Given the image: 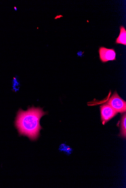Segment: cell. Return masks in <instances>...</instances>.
Listing matches in <instances>:
<instances>
[{"label":"cell","instance_id":"cell-2","mask_svg":"<svg viewBox=\"0 0 126 188\" xmlns=\"http://www.w3.org/2000/svg\"><path fill=\"white\" fill-rule=\"evenodd\" d=\"M108 104L117 113H123L126 111V102L123 100L116 91H115L109 100Z\"/></svg>","mask_w":126,"mask_h":188},{"label":"cell","instance_id":"cell-1","mask_svg":"<svg viewBox=\"0 0 126 188\" xmlns=\"http://www.w3.org/2000/svg\"><path fill=\"white\" fill-rule=\"evenodd\" d=\"M47 114L43 108L33 106L28 107L27 110L20 109L17 113L15 126L18 129L19 135L28 137L31 141H35L40 135V132L42 128L40 120L42 116Z\"/></svg>","mask_w":126,"mask_h":188},{"label":"cell","instance_id":"cell-7","mask_svg":"<svg viewBox=\"0 0 126 188\" xmlns=\"http://www.w3.org/2000/svg\"><path fill=\"white\" fill-rule=\"evenodd\" d=\"M21 85L20 83L19 79L18 77H14L13 79L12 82V90L14 92H18L19 90Z\"/></svg>","mask_w":126,"mask_h":188},{"label":"cell","instance_id":"cell-8","mask_svg":"<svg viewBox=\"0 0 126 188\" xmlns=\"http://www.w3.org/2000/svg\"><path fill=\"white\" fill-rule=\"evenodd\" d=\"M14 10H15L16 11H17V8L16 7H15H15H14Z\"/></svg>","mask_w":126,"mask_h":188},{"label":"cell","instance_id":"cell-5","mask_svg":"<svg viewBox=\"0 0 126 188\" xmlns=\"http://www.w3.org/2000/svg\"><path fill=\"white\" fill-rule=\"evenodd\" d=\"M120 33L119 37L116 39V44H121L126 45V30L124 26L120 27Z\"/></svg>","mask_w":126,"mask_h":188},{"label":"cell","instance_id":"cell-6","mask_svg":"<svg viewBox=\"0 0 126 188\" xmlns=\"http://www.w3.org/2000/svg\"><path fill=\"white\" fill-rule=\"evenodd\" d=\"M126 113L123 115L121 121V129L120 136L124 138L126 136Z\"/></svg>","mask_w":126,"mask_h":188},{"label":"cell","instance_id":"cell-4","mask_svg":"<svg viewBox=\"0 0 126 188\" xmlns=\"http://www.w3.org/2000/svg\"><path fill=\"white\" fill-rule=\"evenodd\" d=\"M99 57L103 63H106L110 61L116 60V53L113 49H107L101 47L99 50Z\"/></svg>","mask_w":126,"mask_h":188},{"label":"cell","instance_id":"cell-3","mask_svg":"<svg viewBox=\"0 0 126 188\" xmlns=\"http://www.w3.org/2000/svg\"><path fill=\"white\" fill-rule=\"evenodd\" d=\"M100 113L101 120L103 125L108 122L109 120L116 116L117 113L107 103L101 106Z\"/></svg>","mask_w":126,"mask_h":188}]
</instances>
